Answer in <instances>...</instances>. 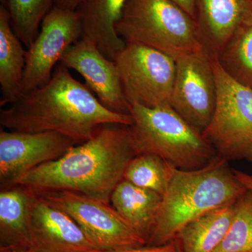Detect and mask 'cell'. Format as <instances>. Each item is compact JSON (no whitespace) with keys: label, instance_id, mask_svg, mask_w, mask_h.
<instances>
[{"label":"cell","instance_id":"3957f363","mask_svg":"<svg viewBox=\"0 0 252 252\" xmlns=\"http://www.w3.org/2000/svg\"><path fill=\"white\" fill-rule=\"evenodd\" d=\"M247 190L237 180L228 161L219 157L197 170L174 167L147 245L171 243L189 222L235 203Z\"/></svg>","mask_w":252,"mask_h":252},{"label":"cell","instance_id":"7c38bea8","mask_svg":"<svg viewBox=\"0 0 252 252\" xmlns=\"http://www.w3.org/2000/svg\"><path fill=\"white\" fill-rule=\"evenodd\" d=\"M60 63L84 78L85 85L106 108L130 114L115 62L109 59L87 38L81 37L64 53Z\"/></svg>","mask_w":252,"mask_h":252},{"label":"cell","instance_id":"30bf717a","mask_svg":"<svg viewBox=\"0 0 252 252\" xmlns=\"http://www.w3.org/2000/svg\"><path fill=\"white\" fill-rule=\"evenodd\" d=\"M217 89L212 59L203 50L176 61L170 107L203 132L215 114Z\"/></svg>","mask_w":252,"mask_h":252},{"label":"cell","instance_id":"d4e9b609","mask_svg":"<svg viewBox=\"0 0 252 252\" xmlns=\"http://www.w3.org/2000/svg\"><path fill=\"white\" fill-rule=\"evenodd\" d=\"M195 20L196 0H170Z\"/></svg>","mask_w":252,"mask_h":252},{"label":"cell","instance_id":"4fadbf2b","mask_svg":"<svg viewBox=\"0 0 252 252\" xmlns=\"http://www.w3.org/2000/svg\"><path fill=\"white\" fill-rule=\"evenodd\" d=\"M32 248L37 252H105L91 243L74 220L35 192L32 203Z\"/></svg>","mask_w":252,"mask_h":252},{"label":"cell","instance_id":"5b68a950","mask_svg":"<svg viewBox=\"0 0 252 252\" xmlns=\"http://www.w3.org/2000/svg\"><path fill=\"white\" fill-rule=\"evenodd\" d=\"M116 31L126 44L147 46L175 61L203 50L195 20L170 0H127Z\"/></svg>","mask_w":252,"mask_h":252},{"label":"cell","instance_id":"5bb4252c","mask_svg":"<svg viewBox=\"0 0 252 252\" xmlns=\"http://www.w3.org/2000/svg\"><path fill=\"white\" fill-rule=\"evenodd\" d=\"M252 10V0H196L199 40L212 59H218L230 36Z\"/></svg>","mask_w":252,"mask_h":252},{"label":"cell","instance_id":"8fae6325","mask_svg":"<svg viewBox=\"0 0 252 252\" xmlns=\"http://www.w3.org/2000/svg\"><path fill=\"white\" fill-rule=\"evenodd\" d=\"M77 142L53 132H21L0 130V180L4 188L26 172L57 160Z\"/></svg>","mask_w":252,"mask_h":252},{"label":"cell","instance_id":"9a60e30c","mask_svg":"<svg viewBox=\"0 0 252 252\" xmlns=\"http://www.w3.org/2000/svg\"><path fill=\"white\" fill-rule=\"evenodd\" d=\"M127 0H82L77 11L82 36L87 38L109 59L114 61L126 43L118 35L116 25Z\"/></svg>","mask_w":252,"mask_h":252},{"label":"cell","instance_id":"ffe728a7","mask_svg":"<svg viewBox=\"0 0 252 252\" xmlns=\"http://www.w3.org/2000/svg\"><path fill=\"white\" fill-rule=\"evenodd\" d=\"M217 59L230 77L252 89V10L230 36Z\"/></svg>","mask_w":252,"mask_h":252},{"label":"cell","instance_id":"9c48e42d","mask_svg":"<svg viewBox=\"0 0 252 252\" xmlns=\"http://www.w3.org/2000/svg\"><path fill=\"white\" fill-rule=\"evenodd\" d=\"M81 37L82 26L78 11L54 6L43 20L35 39L26 49L23 93L47 84L63 55Z\"/></svg>","mask_w":252,"mask_h":252},{"label":"cell","instance_id":"6da1fadb","mask_svg":"<svg viewBox=\"0 0 252 252\" xmlns=\"http://www.w3.org/2000/svg\"><path fill=\"white\" fill-rule=\"evenodd\" d=\"M130 114L112 112L59 63L45 85L26 93L0 112L2 128L21 132H53L83 143L105 124L131 126Z\"/></svg>","mask_w":252,"mask_h":252},{"label":"cell","instance_id":"7a4b0ae2","mask_svg":"<svg viewBox=\"0 0 252 252\" xmlns=\"http://www.w3.org/2000/svg\"><path fill=\"white\" fill-rule=\"evenodd\" d=\"M136 156L130 126L105 124L89 140L74 146L57 160L20 176L11 186L36 193L77 192L110 203L113 191Z\"/></svg>","mask_w":252,"mask_h":252},{"label":"cell","instance_id":"7402d4cb","mask_svg":"<svg viewBox=\"0 0 252 252\" xmlns=\"http://www.w3.org/2000/svg\"><path fill=\"white\" fill-rule=\"evenodd\" d=\"M174 165L154 154H140L126 167L124 180L141 188L163 195L170 182Z\"/></svg>","mask_w":252,"mask_h":252},{"label":"cell","instance_id":"4316f807","mask_svg":"<svg viewBox=\"0 0 252 252\" xmlns=\"http://www.w3.org/2000/svg\"><path fill=\"white\" fill-rule=\"evenodd\" d=\"M233 171L237 180L252 191V175L238 170H233Z\"/></svg>","mask_w":252,"mask_h":252},{"label":"cell","instance_id":"277c9868","mask_svg":"<svg viewBox=\"0 0 252 252\" xmlns=\"http://www.w3.org/2000/svg\"><path fill=\"white\" fill-rule=\"evenodd\" d=\"M130 126L137 155L154 154L177 168H202L217 157L216 150L203 132L189 124L170 105L130 106Z\"/></svg>","mask_w":252,"mask_h":252},{"label":"cell","instance_id":"ba28073f","mask_svg":"<svg viewBox=\"0 0 252 252\" xmlns=\"http://www.w3.org/2000/svg\"><path fill=\"white\" fill-rule=\"evenodd\" d=\"M36 193L72 217L91 243L102 251L147 245L110 203L69 190Z\"/></svg>","mask_w":252,"mask_h":252},{"label":"cell","instance_id":"44dd1931","mask_svg":"<svg viewBox=\"0 0 252 252\" xmlns=\"http://www.w3.org/2000/svg\"><path fill=\"white\" fill-rule=\"evenodd\" d=\"M56 0H3L15 34L26 46L32 44L41 23L53 9Z\"/></svg>","mask_w":252,"mask_h":252},{"label":"cell","instance_id":"83f0119b","mask_svg":"<svg viewBox=\"0 0 252 252\" xmlns=\"http://www.w3.org/2000/svg\"><path fill=\"white\" fill-rule=\"evenodd\" d=\"M0 252H37L32 248L4 249L0 250Z\"/></svg>","mask_w":252,"mask_h":252},{"label":"cell","instance_id":"cb8c5ba5","mask_svg":"<svg viewBox=\"0 0 252 252\" xmlns=\"http://www.w3.org/2000/svg\"><path fill=\"white\" fill-rule=\"evenodd\" d=\"M105 252H178V251L176 248L175 242L172 241L162 246L144 245V246L121 249V250Z\"/></svg>","mask_w":252,"mask_h":252},{"label":"cell","instance_id":"52a82bcc","mask_svg":"<svg viewBox=\"0 0 252 252\" xmlns=\"http://www.w3.org/2000/svg\"><path fill=\"white\" fill-rule=\"evenodd\" d=\"M114 61L130 106L170 105L175 79V60L147 46L126 44Z\"/></svg>","mask_w":252,"mask_h":252},{"label":"cell","instance_id":"8992f818","mask_svg":"<svg viewBox=\"0 0 252 252\" xmlns=\"http://www.w3.org/2000/svg\"><path fill=\"white\" fill-rule=\"evenodd\" d=\"M216 79V108L203 135L227 161L252 162V89L230 77L212 59Z\"/></svg>","mask_w":252,"mask_h":252},{"label":"cell","instance_id":"484cf974","mask_svg":"<svg viewBox=\"0 0 252 252\" xmlns=\"http://www.w3.org/2000/svg\"><path fill=\"white\" fill-rule=\"evenodd\" d=\"M82 0H56L54 6L61 9L77 11Z\"/></svg>","mask_w":252,"mask_h":252},{"label":"cell","instance_id":"603a6c76","mask_svg":"<svg viewBox=\"0 0 252 252\" xmlns=\"http://www.w3.org/2000/svg\"><path fill=\"white\" fill-rule=\"evenodd\" d=\"M213 252H252V191L235 203V215L226 234Z\"/></svg>","mask_w":252,"mask_h":252},{"label":"cell","instance_id":"d6986e66","mask_svg":"<svg viewBox=\"0 0 252 252\" xmlns=\"http://www.w3.org/2000/svg\"><path fill=\"white\" fill-rule=\"evenodd\" d=\"M235 203L207 212L185 225L173 240L177 251H215L231 224L235 215Z\"/></svg>","mask_w":252,"mask_h":252},{"label":"cell","instance_id":"2e32d148","mask_svg":"<svg viewBox=\"0 0 252 252\" xmlns=\"http://www.w3.org/2000/svg\"><path fill=\"white\" fill-rule=\"evenodd\" d=\"M35 192L21 186L0 193V250L32 248V203Z\"/></svg>","mask_w":252,"mask_h":252},{"label":"cell","instance_id":"ac0fdd59","mask_svg":"<svg viewBox=\"0 0 252 252\" xmlns=\"http://www.w3.org/2000/svg\"><path fill=\"white\" fill-rule=\"evenodd\" d=\"M161 201L160 194L125 180L117 186L110 199L111 205L146 243L153 229Z\"/></svg>","mask_w":252,"mask_h":252},{"label":"cell","instance_id":"e0dca14e","mask_svg":"<svg viewBox=\"0 0 252 252\" xmlns=\"http://www.w3.org/2000/svg\"><path fill=\"white\" fill-rule=\"evenodd\" d=\"M26 50L11 27L6 6H0V92L1 107L14 103L24 94Z\"/></svg>","mask_w":252,"mask_h":252}]
</instances>
